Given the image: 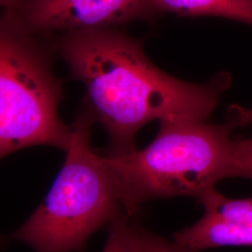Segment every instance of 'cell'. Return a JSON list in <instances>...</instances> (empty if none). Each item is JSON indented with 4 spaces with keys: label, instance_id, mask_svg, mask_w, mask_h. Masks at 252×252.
I'll return each instance as SVG.
<instances>
[{
    "label": "cell",
    "instance_id": "6da1fadb",
    "mask_svg": "<svg viewBox=\"0 0 252 252\" xmlns=\"http://www.w3.org/2000/svg\"><path fill=\"white\" fill-rule=\"evenodd\" d=\"M54 45L69 76L86 87L83 101L108 133L106 155L136 150L137 133L154 120L207 121L233 81L228 72L203 84L172 77L148 58L141 40L116 27L56 35Z\"/></svg>",
    "mask_w": 252,
    "mask_h": 252
},
{
    "label": "cell",
    "instance_id": "7a4b0ae2",
    "mask_svg": "<svg viewBox=\"0 0 252 252\" xmlns=\"http://www.w3.org/2000/svg\"><path fill=\"white\" fill-rule=\"evenodd\" d=\"M234 128L194 118L160 120L153 142L143 150L104 155L128 216L150 200L189 196L197 200L232 178Z\"/></svg>",
    "mask_w": 252,
    "mask_h": 252
},
{
    "label": "cell",
    "instance_id": "3957f363",
    "mask_svg": "<svg viewBox=\"0 0 252 252\" xmlns=\"http://www.w3.org/2000/svg\"><path fill=\"white\" fill-rule=\"evenodd\" d=\"M95 122L83 101L61 171L40 206L5 243L19 241L35 252H82L97 230L126 213L103 157L92 147Z\"/></svg>",
    "mask_w": 252,
    "mask_h": 252
},
{
    "label": "cell",
    "instance_id": "277c9868",
    "mask_svg": "<svg viewBox=\"0 0 252 252\" xmlns=\"http://www.w3.org/2000/svg\"><path fill=\"white\" fill-rule=\"evenodd\" d=\"M53 36H37L0 14V160L34 146L68 150L71 126L59 114L62 81Z\"/></svg>",
    "mask_w": 252,
    "mask_h": 252
},
{
    "label": "cell",
    "instance_id": "5b68a950",
    "mask_svg": "<svg viewBox=\"0 0 252 252\" xmlns=\"http://www.w3.org/2000/svg\"><path fill=\"white\" fill-rule=\"evenodd\" d=\"M1 13L27 32L42 36L121 28L159 15L151 0H21L13 9Z\"/></svg>",
    "mask_w": 252,
    "mask_h": 252
},
{
    "label": "cell",
    "instance_id": "8992f818",
    "mask_svg": "<svg viewBox=\"0 0 252 252\" xmlns=\"http://www.w3.org/2000/svg\"><path fill=\"white\" fill-rule=\"evenodd\" d=\"M203 217L174 234V241L202 252L220 247H252V197L229 198L216 189L199 200Z\"/></svg>",
    "mask_w": 252,
    "mask_h": 252
},
{
    "label": "cell",
    "instance_id": "52a82bcc",
    "mask_svg": "<svg viewBox=\"0 0 252 252\" xmlns=\"http://www.w3.org/2000/svg\"><path fill=\"white\" fill-rule=\"evenodd\" d=\"M160 15L215 16L252 26V0H151Z\"/></svg>",
    "mask_w": 252,
    "mask_h": 252
},
{
    "label": "cell",
    "instance_id": "ba28073f",
    "mask_svg": "<svg viewBox=\"0 0 252 252\" xmlns=\"http://www.w3.org/2000/svg\"><path fill=\"white\" fill-rule=\"evenodd\" d=\"M125 213L110 225L103 252H137L135 225Z\"/></svg>",
    "mask_w": 252,
    "mask_h": 252
},
{
    "label": "cell",
    "instance_id": "9c48e42d",
    "mask_svg": "<svg viewBox=\"0 0 252 252\" xmlns=\"http://www.w3.org/2000/svg\"><path fill=\"white\" fill-rule=\"evenodd\" d=\"M137 252H200L135 226Z\"/></svg>",
    "mask_w": 252,
    "mask_h": 252
},
{
    "label": "cell",
    "instance_id": "30bf717a",
    "mask_svg": "<svg viewBox=\"0 0 252 252\" xmlns=\"http://www.w3.org/2000/svg\"><path fill=\"white\" fill-rule=\"evenodd\" d=\"M232 178L252 180V137L234 138Z\"/></svg>",
    "mask_w": 252,
    "mask_h": 252
},
{
    "label": "cell",
    "instance_id": "8fae6325",
    "mask_svg": "<svg viewBox=\"0 0 252 252\" xmlns=\"http://www.w3.org/2000/svg\"><path fill=\"white\" fill-rule=\"evenodd\" d=\"M234 129L252 126V108H245L239 105H230L226 112V122Z\"/></svg>",
    "mask_w": 252,
    "mask_h": 252
},
{
    "label": "cell",
    "instance_id": "7c38bea8",
    "mask_svg": "<svg viewBox=\"0 0 252 252\" xmlns=\"http://www.w3.org/2000/svg\"><path fill=\"white\" fill-rule=\"evenodd\" d=\"M21 0H0V10L6 11L13 9Z\"/></svg>",
    "mask_w": 252,
    "mask_h": 252
}]
</instances>
